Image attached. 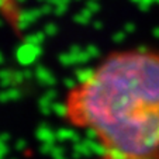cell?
I'll return each instance as SVG.
<instances>
[{
  "label": "cell",
  "instance_id": "6da1fadb",
  "mask_svg": "<svg viewBox=\"0 0 159 159\" xmlns=\"http://www.w3.org/2000/svg\"><path fill=\"white\" fill-rule=\"evenodd\" d=\"M62 120L93 137L99 159H159V51H111L66 90Z\"/></svg>",
  "mask_w": 159,
  "mask_h": 159
}]
</instances>
